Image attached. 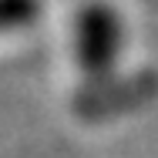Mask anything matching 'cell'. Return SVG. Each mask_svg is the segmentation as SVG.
I'll return each mask as SVG.
<instances>
[{"label":"cell","instance_id":"obj_1","mask_svg":"<svg viewBox=\"0 0 158 158\" xmlns=\"http://www.w3.org/2000/svg\"><path fill=\"white\" fill-rule=\"evenodd\" d=\"M74 54L88 77H104L121 54V20L108 3H84L74 24Z\"/></svg>","mask_w":158,"mask_h":158},{"label":"cell","instance_id":"obj_2","mask_svg":"<svg viewBox=\"0 0 158 158\" xmlns=\"http://www.w3.org/2000/svg\"><path fill=\"white\" fill-rule=\"evenodd\" d=\"M37 17V0H0V31L24 27Z\"/></svg>","mask_w":158,"mask_h":158}]
</instances>
